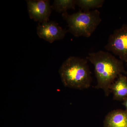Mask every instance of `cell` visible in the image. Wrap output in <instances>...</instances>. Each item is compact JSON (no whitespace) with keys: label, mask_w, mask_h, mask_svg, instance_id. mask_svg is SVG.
<instances>
[{"label":"cell","mask_w":127,"mask_h":127,"mask_svg":"<svg viewBox=\"0 0 127 127\" xmlns=\"http://www.w3.org/2000/svg\"><path fill=\"white\" fill-rule=\"evenodd\" d=\"M123 104L125 107L126 108V110L127 111V98L125 99L124 101H123Z\"/></svg>","instance_id":"obj_11"},{"label":"cell","mask_w":127,"mask_h":127,"mask_svg":"<svg viewBox=\"0 0 127 127\" xmlns=\"http://www.w3.org/2000/svg\"><path fill=\"white\" fill-rule=\"evenodd\" d=\"M62 16L68 25V32L76 37L91 36L102 21L100 11L97 9L79 11L71 15L66 12Z\"/></svg>","instance_id":"obj_3"},{"label":"cell","mask_w":127,"mask_h":127,"mask_svg":"<svg viewBox=\"0 0 127 127\" xmlns=\"http://www.w3.org/2000/svg\"><path fill=\"white\" fill-rule=\"evenodd\" d=\"M76 0H55L52 8L57 12L63 14L70 9H75Z\"/></svg>","instance_id":"obj_9"},{"label":"cell","mask_w":127,"mask_h":127,"mask_svg":"<svg viewBox=\"0 0 127 127\" xmlns=\"http://www.w3.org/2000/svg\"><path fill=\"white\" fill-rule=\"evenodd\" d=\"M104 127H127V111L116 109L106 115L103 121Z\"/></svg>","instance_id":"obj_7"},{"label":"cell","mask_w":127,"mask_h":127,"mask_svg":"<svg viewBox=\"0 0 127 127\" xmlns=\"http://www.w3.org/2000/svg\"><path fill=\"white\" fill-rule=\"evenodd\" d=\"M27 9L31 19L39 23L49 21L52 5L48 0H28Z\"/></svg>","instance_id":"obj_5"},{"label":"cell","mask_w":127,"mask_h":127,"mask_svg":"<svg viewBox=\"0 0 127 127\" xmlns=\"http://www.w3.org/2000/svg\"><path fill=\"white\" fill-rule=\"evenodd\" d=\"M111 92L113 94L114 100L124 101L127 98V77L120 74L110 87Z\"/></svg>","instance_id":"obj_8"},{"label":"cell","mask_w":127,"mask_h":127,"mask_svg":"<svg viewBox=\"0 0 127 127\" xmlns=\"http://www.w3.org/2000/svg\"><path fill=\"white\" fill-rule=\"evenodd\" d=\"M104 2V0H76V5L82 10L86 11L101 7Z\"/></svg>","instance_id":"obj_10"},{"label":"cell","mask_w":127,"mask_h":127,"mask_svg":"<svg viewBox=\"0 0 127 127\" xmlns=\"http://www.w3.org/2000/svg\"><path fill=\"white\" fill-rule=\"evenodd\" d=\"M86 59L94 66L97 79L95 88L102 89L108 96L111 93L110 87L119 75L127 73L123 62L110 53L102 51L89 53Z\"/></svg>","instance_id":"obj_1"},{"label":"cell","mask_w":127,"mask_h":127,"mask_svg":"<svg viewBox=\"0 0 127 127\" xmlns=\"http://www.w3.org/2000/svg\"><path fill=\"white\" fill-rule=\"evenodd\" d=\"M68 32L52 21L39 23L37 28L38 36L51 43L64 39Z\"/></svg>","instance_id":"obj_6"},{"label":"cell","mask_w":127,"mask_h":127,"mask_svg":"<svg viewBox=\"0 0 127 127\" xmlns=\"http://www.w3.org/2000/svg\"><path fill=\"white\" fill-rule=\"evenodd\" d=\"M104 48L118 56L123 62L127 63V24H123L114 30L109 35Z\"/></svg>","instance_id":"obj_4"},{"label":"cell","mask_w":127,"mask_h":127,"mask_svg":"<svg viewBox=\"0 0 127 127\" xmlns=\"http://www.w3.org/2000/svg\"><path fill=\"white\" fill-rule=\"evenodd\" d=\"M59 72L64 86L79 90L91 87L92 77L87 59L69 57L62 64Z\"/></svg>","instance_id":"obj_2"}]
</instances>
